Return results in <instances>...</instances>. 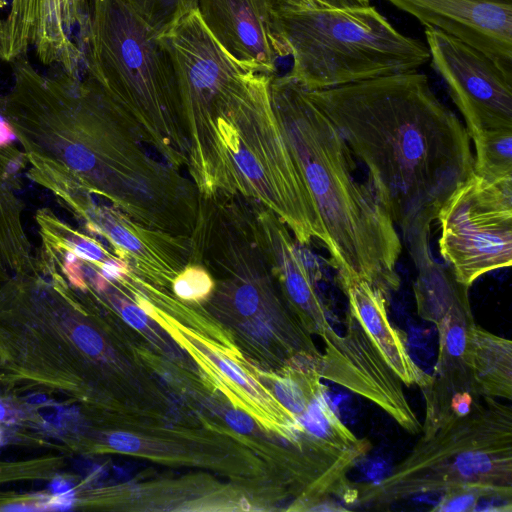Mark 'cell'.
Wrapping results in <instances>:
<instances>
[{
  "label": "cell",
  "mask_w": 512,
  "mask_h": 512,
  "mask_svg": "<svg viewBox=\"0 0 512 512\" xmlns=\"http://www.w3.org/2000/svg\"><path fill=\"white\" fill-rule=\"evenodd\" d=\"M306 91L365 166V182L401 230L414 264L430 257L433 221L473 173L462 121L418 70Z\"/></svg>",
  "instance_id": "1"
},
{
  "label": "cell",
  "mask_w": 512,
  "mask_h": 512,
  "mask_svg": "<svg viewBox=\"0 0 512 512\" xmlns=\"http://www.w3.org/2000/svg\"><path fill=\"white\" fill-rule=\"evenodd\" d=\"M269 99L317 213L321 242L337 281L361 279L386 298L398 290L402 244L390 216L332 121L289 73L270 76Z\"/></svg>",
  "instance_id": "2"
},
{
  "label": "cell",
  "mask_w": 512,
  "mask_h": 512,
  "mask_svg": "<svg viewBox=\"0 0 512 512\" xmlns=\"http://www.w3.org/2000/svg\"><path fill=\"white\" fill-rule=\"evenodd\" d=\"M471 411L420 438L382 480L351 484V504L385 505L423 493L473 490L512 503V412L483 397Z\"/></svg>",
  "instance_id": "3"
},
{
  "label": "cell",
  "mask_w": 512,
  "mask_h": 512,
  "mask_svg": "<svg viewBox=\"0 0 512 512\" xmlns=\"http://www.w3.org/2000/svg\"><path fill=\"white\" fill-rule=\"evenodd\" d=\"M293 65L307 90H321L415 71L430 60L427 45L398 31L374 6L281 9Z\"/></svg>",
  "instance_id": "4"
},
{
  "label": "cell",
  "mask_w": 512,
  "mask_h": 512,
  "mask_svg": "<svg viewBox=\"0 0 512 512\" xmlns=\"http://www.w3.org/2000/svg\"><path fill=\"white\" fill-rule=\"evenodd\" d=\"M86 76L122 107L166 111L180 105L170 58L158 34L122 0H90L78 35Z\"/></svg>",
  "instance_id": "5"
},
{
  "label": "cell",
  "mask_w": 512,
  "mask_h": 512,
  "mask_svg": "<svg viewBox=\"0 0 512 512\" xmlns=\"http://www.w3.org/2000/svg\"><path fill=\"white\" fill-rule=\"evenodd\" d=\"M439 252L455 279L470 287L512 264V179L472 173L440 208Z\"/></svg>",
  "instance_id": "6"
},
{
  "label": "cell",
  "mask_w": 512,
  "mask_h": 512,
  "mask_svg": "<svg viewBox=\"0 0 512 512\" xmlns=\"http://www.w3.org/2000/svg\"><path fill=\"white\" fill-rule=\"evenodd\" d=\"M173 66L180 105L193 114L240 110L264 73L232 58L195 8L158 35Z\"/></svg>",
  "instance_id": "7"
},
{
  "label": "cell",
  "mask_w": 512,
  "mask_h": 512,
  "mask_svg": "<svg viewBox=\"0 0 512 512\" xmlns=\"http://www.w3.org/2000/svg\"><path fill=\"white\" fill-rule=\"evenodd\" d=\"M433 68L444 80L470 138L485 130L512 129V71L470 44L425 26Z\"/></svg>",
  "instance_id": "8"
},
{
  "label": "cell",
  "mask_w": 512,
  "mask_h": 512,
  "mask_svg": "<svg viewBox=\"0 0 512 512\" xmlns=\"http://www.w3.org/2000/svg\"><path fill=\"white\" fill-rule=\"evenodd\" d=\"M321 338L324 353L317 363L321 378L375 403L407 432L422 430L404 393L403 381L353 314H346L343 336L330 327Z\"/></svg>",
  "instance_id": "9"
},
{
  "label": "cell",
  "mask_w": 512,
  "mask_h": 512,
  "mask_svg": "<svg viewBox=\"0 0 512 512\" xmlns=\"http://www.w3.org/2000/svg\"><path fill=\"white\" fill-rule=\"evenodd\" d=\"M88 0H11L0 19V60L12 63L33 48L38 60L80 77L83 52L75 31L84 29Z\"/></svg>",
  "instance_id": "10"
},
{
  "label": "cell",
  "mask_w": 512,
  "mask_h": 512,
  "mask_svg": "<svg viewBox=\"0 0 512 512\" xmlns=\"http://www.w3.org/2000/svg\"><path fill=\"white\" fill-rule=\"evenodd\" d=\"M197 8L225 51L257 72L273 75L290 56L277 0H199Z\"/></svg>",
  "instance_id": "11"
},
{
  "label": "cell",
  "mask_w": 512,
  "mask_h": 512,
  "mask_svg": "<svg viewBox=\"0 0 512 512\" xmlns=\"http://www.w3.org/2000/svg\"><path fill=\"white\" fill-rule=\"evenodd\" d=\"M512 71V0H387Z\"/></svg>",
  "instance_id": "12"
},
{
  "label": "cell",
  "mask_w": 512,
  "mask_h": 512,
  "mask_svg": "<svg viewBox=\"0 0 512 512\" xmlns=\"http://www.w3.org/2000/svg\"><path fill=\"white\" fill-rule=\"evenodd\" d=\"M27 166L23 150L14 144L0 147V284L16 276L39 273L20 197V171Z\"/></svg>",
  "instance_id": "13"
},
{
  "label": "cell",
  "mask_w": 512,
  "mask_h": 512,
  "mask_svg": "<svg viewBox=\"0 0 512 512\" xmlns=\"http://www.w3.org/2000/svg\"><path fill=\"white\" fill-rule=\"evenodd\" d=\"M348 300V311L360 322L386 361L405 385H417L421 390L429 385L431 375L419 368L405 346V335L392 326L386 297L361 279L338 281Z\"/></svg>",
  "instance_id": "14"
},
{
  "label": "cell",
  "mask_w": 512,
  "mask_h": 512,
  "mask_svg": "<svg viewBox=\"0 0 512 512\" xmlns=\"http://www.w3.org/2000/svg\"><path fill=\"white\" fill-rule=\"evenodd\" d=\"M474 390L480 397L512 398V342L474 323L463 352Z\"/></svg>",
  "instance_id": "15"
},
{
  "label": "cell",
  "mask_w": 512,
  "mask_h": 512,
  "mask_svg": "<svg viewBox=\"0 0 512 512\" xmlns=\"http://www.w3.org/2000/svg\"><path fill=\"white\" fill-rule=\"evenodd\" d=\"M281 277L287 296L305 329L322 336L331 326L316 294L308 268L297 249L282 237L280 247Z\"/></svg>",
  "instance_id": "16"
},
{
  "label": "cell",
  "mask_w": 512,
  "mask_h": 512,
  "mask_svg": "<svg viewBox=\"0 0 512 512\" xmlns=\"http://www.w3.org/2000/svg\"><path fill=\"white\" fill-rule=\"evenodd\" d=\"M471 140L475 175L492 181L512 179V129L485 130Z\"/></svg>",
  "instance_id": "17"
},
{
  "label": "cell",
  "mask_w": 512,
  "mask_h": 512,
  "mask_svg": "<svg viewBox=\"0 0 512 512\" xmlns=\"http://www.w3.org/2000/svg\"><path fill=\"white\" fill-rule=\"evenodd\" d=\"M158 35L197 8L199 0H122Z\"/></svg>",
  "instance_id": "18"
},
{
  "label": "cell",
  "mask_w": 512,
  "mask_h": 512,
  "mask_svg": "<svg viewBox=\"0 0 512 512\" xmlns=\"http://www.w3.org/2000/svg\"><path fill=\"white\" fill-rule=\"evenodd\" d=\"M212 287L211 278L199 267L186 269L173 285L176 295L184 300H201L211 292Z\"/></svg>",
  "instance_id": "19"
},
{
  "label": "cell",
  "mask_w": 512,
  "mask_h": 512,
  "mask_svg": "<svg viewBox=\"0 0 512 512\" xmlns=\"http://www.w3.org/2000/svg\"><path fill=\"white\" fill-rule=\"evenodd\" d=\"M483 498L473 490H451L443 493V497L433 508L434 511H476L478 501Z\"/></svg>",
  "instance_id": "20"
},
{
  "label": "cell",
  "mask_w": 512,
  "mask_h": 512,
  "mask_svg": "<svg viewBox=\"0 0 512 512\" xmlns=\"http://www.w3.org/2000/svg\"><path fill=\"white\" fill-rule=\"evenodd\" d=\"M200 350L219 368V370L226 375L231 381L237 385L245 388L251 392L254 389V385L251 384L250 379L247 377L245 372L230 359L219 355L215 351L207 348L206 346H200Z\"/></svg>",
  "instance_id": "21"
},
{
  "label": "cell",
  "mask_w": 512,
  "mask_h": 512,
  "mask_svg": "<svg viewBox=\"0 0 512 512\" xmlns=\"http://www.w3.org/2000/svg\"><path fill=\"white\" fill-rule=\"evenodd\" d=\"M281 9L306 10L323 8H355L370 5L371 0H277Z\"/></svg>",
  "instance_id": "22"
},
{
  "label": "cell",
  "mask_w": 512,
  "mask_h": 512,
  "mask_svg": "<svg viewBox=\"0 0 512 512\" xmlns=\"http://www.w3.org/2000/svg\"><path fill=\"white\" fill-rule=\"evenodd\" d=\"M234 304L243 316L253 315L259 306V295L252 285L241 286L235 294Z\"/></svg>",
  "instance_id": "23"
},
{
  "label": "cell",
  "mask_w": 512,
  "mask_h": 512,
  "mask_svg": "<svg viewBox=\"0 0 512 512\" xmlns=\"http://www.w3.org/2000/svg\"><path fill=\"white\" fill-rule=\"evenodd\" d=\"M108 445L122 453H136L142 447L139 437L128 432H113L107 438Z\"/></svg>",
  "instance_id": "24"
},
{
  "label": "cell",
  "mask_w": 512,
  "mask_h": 512,
  "mask_svg": "<svg viewBox=\"0 0 512 512\" xmlns=\"http://www.w3.org/2000/svg\"><path fill=\"white\" fill-rule=\"evenodd\" d=\"M101 233H107L112 242L127 250L136 252L142 248L141 242L127 229L120 225H114L109 228L107 227L103 229Z\"/></svg>",
  "instance_id": "25"
},
{
  "label": "cell",
  "mask_w": 512,
  "mask_h": 512,
  "mask_svg": "<svg viewBox=\"0 0 512 512\" xmlns=\"http://www.w3.org/2000/svg\"><path fill=\"white\" fill-rule=\"evenodd\" d=\"M243 328L247 334L260 341H268L275 335V327L268 317H257L246 322Z\"/></svg>",
  "instance_id": "26"
},
{
  "label": "cell",
  "mask_w": 512,
  "mask_h": 512,
  "mask_svg": "<svg viewBox=\"0 0 512 512\" xmlns=\"http://www.w3.org/2000/svg\"><path fill=\"white\" fill-rule=\"evenodd\" d=\"M235 161L238 168L244 175L252 180H259L262 177V169L252 154L247 151L237 152Z\"/></svg>",
  "instance_id": "27"
},
{
  "label": "cell",
  "mask_w": 512,
  "mask_h": 512,
  "mask_svg": "<svg viewBox=\"0 0 512 512\" xmlns=\"http://www.w3.org/2000/svg\"><path fill=\"white\" fill-rule=\"evenodd\" d=\"M225 420L234 431L240 434H248L254 428L253 419L241 410H229L226 413Z\"/></svg>",
  "instance_id": "28"
},
{
  "label": "cell",
  "mask_w": 512,
  "mask_h": 512,
  "mask_svg": "<svg viewBox=\"0 0 512 512\" xmlns=\"http://www.w3.org/2000/svg\"><path fill=\"white\" fill-rule=\"evenodd\" d=\"M121 315L126 323L137 330L147 326V314L139 306L122 302Z\"/></svg>",
  "instance_id": "29"
},
{
  "label": "cell",
  "mask_w": 512,
  "mask_h": 512,
  "mask_svg": "<svg viewBox=\"0 0 512 512\" xmlns=\"http://www.w3.org/2000/svg\"><path fill=\"white\" fill-rule=\"evenodd\" d=\"M100 268V272L109 280L121 279L127 272L126 264L118 259L106 257L101 261H94Z\"/></svg>",
  "instance_id": "30"
},
{
  "label": "cell",
  "mask_w": 512,
  "mask_h": 512,
  "mask_svg": "<svg viewBox=\"0 0 512 512\" xmlns=\"http://www.w3.org/2000/svg\"><path fill=\"white\" fill-rule=\"evenodd\" d=\"M15 141H17V137L14 130L0 114V147L12 145Z\"/></svg>",
  "instance_id": "31"
},
{
  "label": "cell",
  "mask_w": 512,
  "mask_h": 512,
  "mask_svg": "<svg viewBox=\"0 0 512 512\" xmlns=\"http://www.w3.org/2000/svg\"><path fill=\"white\" fill-rule=\"evenodd\" d=\"M138 306L148 315V316H153L154 315V308L153 306L148 303L146 300L144 299H139L138 300Z\"/></svg>",
  "instance_id": "32"
},
{
  "label": "cell",
  "mask_w": 512,
  "mask_h": 512,
  "mask_svg": "<svg viewBox=\"0 0 512 512\" xmlns=\"http://www.w3.org/2000/svg\"><path fill=\"white\" fill-rule=\"evenodd\" d=\"M0 439H1V435H0Z\"/></svg>",
  "instance_id": "33"
}]
</instances>
